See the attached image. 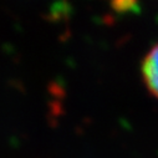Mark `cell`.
I'll return each instance as SVG.
<instances>
[{"mask_svg":"<svg viewBox=\"0 0 158 158\" xmlns=\"http://www.w3.org/2000/svg\"><path fill=\"white\" fill-rule=\"evenodd\" d=\"M142 76L148 91L158 98V44L146 55L142 62Z\"/></svg>","mask_w":158,"mask_h":158,"instance_id":"6da1fadb","label":"cell"},{"mask_svg":"<svg viewBox=\"0 0 158 158\" xmlns=\"http://www.w3.org/2000/svg\"><path fill=\"white\" fill-rule=\"evenodd\" d=\"M111 8L117 14L139 11L138 0H111Z\"/></svg>","mask_w":158,"mask_h":158,"instance_id":"7a4b0ae2","label":"cell"}]
</instances>
